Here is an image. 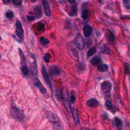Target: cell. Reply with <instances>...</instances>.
<instances>
[{"label":"cell","instance_id":"1","mask_svg":"<svg viewBox=\"0 0 130 130\" xmlns=\"http://www.w3.org/2000/svg\"><path fill=\"white\" fill-rule=\"evenodd\" d=\"M61 95V98H62L63 100V103L64 106L66 109L67 111L69 113L71 112L72 109L71 107L69 99V94H68V90L66 87H63V88L62 89Z\"/></svg>","mask_w":130,"mask_h":130},{"label":"cell","instance_id":"2","mask_svg":"<svg viewBox=\"0 0 130 130\" xmlns=\"http://www.w3.org/2000/svg\"><path fill=\"white\" fill-rule=\"evenodd\" d=\"M10 114L13 118L19 121H22L24 119V114L20 112L19 109L16 107H12L11 108Z\"/></svg>","mask_w":130,"mask_h":130},{"label":"cell","instance_id":"3","mask_svg":"<svg viewBox=\"0 0 130 130\" xmlns=\"http://www.w3.org/2000/svg\"><path fill=\"white\" fill-rule=\"evenodd\" d=\"M75 43L77 48L80 50H83L85 48V42L83 38L80 34H77L75 38Z\"/></svg>","mask_w":130,"mask_h":130},{"label":"cell","instance_id":"4","mask_svg":"<svg viewBox=\"0 0 130 130\" xmlns=\"http://www.w3.org/2000/svg\"><path fill=\"white\" fill-rule=\"evenodd\" d=\"M16 35L19 38H23L24 35V31L23 29L22 24L18 20L16 22Z\"/></svg>","mask_w":130,"mask_h":130},{"label":"cell","instance_id":"5","mask_svg":"<svg viewBox=\"0 0 130 130\" xmlns=\"http://www.w3.org/2000/svg\"><path fill=\"white\" fill-rule=\"evenodd\" d=\"M111 88L112 84L109 81H105L101 84V89L104 93H109L111 91Z\"/></svg>","mask_w":130,"mask_h":130},{"label":"cell","instance_id":"6","mask_svg":"<svg viewBox=\"0 0 130 130\" xmlns=\"http://www.w3.org/2000/svg\"><path fill=\"white\" fill-rule=\"evenodd\" d=\"M42 5L45 15L47 17H50L51 16V13L48 2V1H46V0H43L42 1Z\"/></svg>","mask_w":130,"mask_h":130},{"label":"cell","instance_id":"7","mask_svg":"<svg viewBox=\"0 0 130 130\" xmlns=\"http://www.w3.org/2000/svg\"><path fill=\"white\" fill-rule=\"evenodd\" d=\"M32 58L34 59V61L32 65H31V71L32 74L33 76H36L38 74V67H37V63L36 58L33 54H32Z\"/></svg>","mask_w":130,"mask_h":130},{"label":"cell","instance_id":"8","mask_svg":"<svg viewBox=\"0 0 130 130\" xmlns=\"http://www.w3.org/2000/svg\"><path fill=\"white\" fill-rule=\"evenodd\" d=\"M34 84L35 86L39 88L40 91L41 92L42 94H45L46 93V88L44 87L42 83H41L40 80L38 78H35L34 80Z\"/></svg>","mask_w":130,"mask_h":130},{"label":"cell","instance_id":"9","mask_svg":"<svg viewBox=\"0 0 130 130\" xmlns=\"http://www.w3.org/2000/svg\"><path fill=\"white\" fill-rule=\"evenodd\" d=\"M42 76L43 77V78L45 81L46 83L48 85L50 88L51 89V82H50V80L49 78V75L48 74V73L47 72L46 69H45V68L44 66H43L42 67Z\"/></svg>","mask_w":130,"mask_h":130},{"label":"cell","instance_id":"10","mask_svg":"<svg viewBox=\"0 0 130 130\" xmlns=\"http://www.w3.org/2000/svg\"><path fill=\"white\" fill-rule=\"evenodd\" d=\"M92 31H93V28L91 25L86 24L84 26L83 28V32L84 37H90L92 34Z\"/></svg>","mask_w":130,"mask_h":130},{"label":"cell","instance_id":"11","mask_svg":"<svg viewBox=\"0 0 130 130\" xmlns=\"http://www.w3.org/2000/svg\"><path fill=\"white\" fill-rule=\"evenodd\" d=\"M49 72L51 76L53 77L58 76L60 74V71L59 69L55 66H52L50 68Z\"/></svg>","mask_w":130,"mask_h":130},{"label":"cell","instance_id":"12","mask_svg":"<svg viewBox=\"0 0 130 130\" xmlns=\"http://www.w3.org/2000/svg\"><path fill=\"white\" fill-rule=\"evenodd\" d=\"M86 104L89 107L92 108H95L99 106V103L96 99L95 98H92L87 101Z\"/></svg>","mask_w":130,"mask_h":130},{"label":"cell","instance_id":"13","mask_svg":"<svg viewBox=\"0 0 130 130\" xmlns=\"http://www.w3.org/2000/svg\"><path fill=\"white\" fill-rule=\"evenodd\" d=\"M72 113L73 115V118L74 120V122L76 124L78 125L79 124V115L78 112L77 110V109L73 108L72 109Z\"/></svg>","mask_w":130,"mask_h":130},{"label":"cell","instance_id":"14","mask_svg":"<svg viewBox=\"0 0 130 130\" xmlns=\"http://www.w3.org/2000/svg\"><path fill=\"white\" fill-rule=\"evenodd\" d=\"M34 13H35L36 18H40L42 16V9L40 5L36 6L35 8H34Z\"/></svg>","mask_w":130,"mask_h":130},{"label":"cell","instance_id":"15","mask_svg":"<svg viewBox=\"0 0 130 130\" xmlns=\"http://www.w3.org/2000/svg\"><path fill=\"white\" fill-rule=\"evenodd\" d=\"M19 50V54L20 56V65H21V67L22 66H26L25 64V57H24V54L22 51V50L19 48H18Z\"/></svg>","mask_w":130,"mask_h":130},{"label":"cell","instance_id":"16","mask_svg":"<svg viewBox=\"0 0 130 130\" xmlns=\"http://www.w3.org/2000/svg\"><path fill=\"white\" fill-rule=\"evenodd\" d=\"M102 62L101 59L98 56L94 57L90 60V63L93 65H98Z\"/></svg>","mask_w":130,"mask_h":130},{"label":"cell","instance_id":"17","mask_svg":"<svg viewBox=\"0 0 130 130\" xmlns=\"http://www.w3.org/2000/svg\"><path fill=\"white\" fill-rule=\"evenodd\" d=\"M100 51L102 53L104 54H110L111 52L110 48L106 44H104L102 45Z\"/></svg>","mask_w":130,"mask_h":130},{"label":"cell","instance_id":"18","mask_svg":"<svg viewBox=\"0 0 130 130\" xmlns=\"http://www.w3.org/2000/svg\"><path fill=\"white\" fill-rule=\"evenodd\" d=\"M46 117H47L48 119L52 123L57 122L56 120V118H55V116H54V114L51 111H48L46 112Z\"/></svg>","mask_w":130,"mask_h":130},{"label":"cell","instance_id":"19","mask_svg":"<svg viewBox=\"0 0 130 130\" xmlns=\"http://www.w3.org/2000/svg\"><path fill=\"white\" fill-rule=\"evenodd\" d=\"M106 36L110 42H113L115 39V37L113 33L109 30H107V32L106 33Z\"/></svg>","mask_w":130,"mask_h":130},{"label":"cell","instance_id":"20","mask_svg":"<svg viewBox=\"0 0 130 130\" xmlns=\"http://www.w3.org/2000/svg\"><path fill=\"white\" fill-rule=\"evenodd\" d=\"M98 70L100 72H105L108 70V66L106 64H102L99 65L98 68Z\"/></svg>","mask_w":130,"mask_h":130},{"label":"cell","instance_id":"21","mask_svg":"<svg viewBox=\"0 0 130 130\" xmlns=\"http://www.w3.org/2000/svg\"><path fill=\"white\" fill-rule=\"evenodd\" d=\"M77 7L76 5H74L72 7L71 10L69 13V15L70 16L73 17L77 14Z\"/></svg>","mask_w":130,"mask_h":130},{"label":"cell","instance_id":"22","mask_svg":"<svg viewBox=\"0 0 130 130\" xmlns=\"http://www.w3.org/2000/svg\"><path fill=\"white\" fill-rule=\"evenodd\" d=\"M40 42L41 44H42V45L43 46H46L47 45H48V44L49 43V40L46 39V38H45L44 37H41V38L40 39Z\"/></svg>","mask_w":130,"mask_h":130},{"label":"cell","instance_id":"23","mask_svg":"<svg viewBox=\"0 0 130 130\" xmlns=\"http://www.w3.org/2000/svg\"><path fill=\"white\" fill-rule=\"evenodd\" d=\"M96 51H97V49L95 47L91 48L89 49V50L88 51L87 53V56L88 57H90L93 56L94 54L96 52Z\"/></svg>","mask_w":130,"mask_h":130},{"label":"cell","instance_id":"24","mask_svg":"<svg viewBox=\"0 0 130 130\" xmlns=\"http://www.w3.org/2000/svg\"><path fill=\"white\" fill-rule=\"evenodd\" d=\"M20 70H21L24 76H26L27 75H28L29 73V70H28V68L26 66L21 67V68H20Z\"/></svg>","mask_w":130,"mask_h":130},{"label":"cell","instance_id":"25","mask_svg":"<svg viewBox=\"0 0 130 130\" xmlns=\"http://www.w3.org/2000/svg\"><path fill=\"white\" fill-rule=\"evenodd\" d=\"M37 29L39 32H42L45 30V25L42 22H39L37 24Z\"/></svg>","mask_w":130,"mask_h":130},{"label":"cell","instance_id":"26","mask_svg":"<svg viewBox=\"0 0 130 130\" xmlns=\"http://www.w3.org/2000/svg\"><path fill=\"white\" fill-rule=\"evenodd\" d=\"M5 16L6 18H7L8 19H12L14 16V12L11 10H8L5 13Z\"/></svg>","mask_w":130,"mask_h":130},{"label":"cell","instance_id":"27","mask_svg":"<svg viewBox=\"0 0 130 130\" xmlns=\"http://www.w3.org/2000/svg\"><path fill=\"white\" fill-rule=\"evenodd\" d=\"M88 14H89V12L88 10L87 9H84L83 11V12H82V14H81V16L83 17V18L86 19L88 18Z\"/></svg>","mask_w":130,"mask_h":130},{"label":"cell","instance_id":"28","mask_svg":"<svg viewBox=\"0 0 130 130\" xmlns=\"http://www.w3.org/2000/svg\"><path fill=\"white\" fill-rule=\"evenodd\" d=\"M105 106L107 110H110L112 108V104L110 101H106L105 103Z\"/></svg>","mask_w":130,"mask_h":130},{"label":"cell","instance_id":"29","mask_svg":"<svg viewBox=\"0 0 130 130\" xmlns=\"http://www.w3.org/2000/svg\"><path fill=\"white\" fill-rule=\"evenodd\" d=\"M44 60L46 63H48L50 61V59L51 58V55L49 53H46L44 56Z\"/></svg>","mask_w":130,"mask_h":130},{"label":"cell","instance_id":"30","mask_svg":"<svg viewBox=\"0 0 130 130\" xmlns=\"http://www.w3.org/2000/svg\"><path fill=\"white\" fill-rule=\"evenodd\" d=\"M114 124L116 126V127H120V126H121L122 125V122H121V120L118 118H114Z\"/></svg>","mask_w":130,"mask_h":130},{"label":"cell","instance_id":"31","mask_svg":"<svg viewBox=\"0 0 130 130\" xmlns=\"http://www.w3.org/2000/svg\"><path fill=\"white\" fill-rule=\"evenodd\" d=\"M53 126L54 130H63L59 124L57 122L53 123Z\"/></svg>","mask_w":130,"mask_h":130},{"label":"cell","instance_id":"32","mask_svg":"<svg viewBox=\"0 0 130 130\" xmlns=\"http://www.w3.org/2000/svg\"><path fill=\"white\" fill-rule=\"evenodd\" d=\"M71 98H70V100H71V102L72 103H74L75 100H76V97H75V95H74V92H72L71 93Z\"/></svg>","mask_w":130,"mask_h":130},{"label":"cell","instance_id":"33","mask_svg":"<svg viewBox=\"0 0 130 130\" xmlns=\"http://www.w3.org/2000/svg\"><path fill=\"white\" fill-rule=\"evenodd\" d=\"M126 72L127 75H129L130 73V66L128 64H126Z\"/></svg>","mask_w":130,"mask_h":130},{"label":"cell","instance_id":"34","mask_svg":"<svg viewBox=\"0 0 130 130\" xmlns=\"http://www.w3.org/2000/svg\"><path fill=\"white\" fill-rule=\"evenodd\" d=\"M124 3L125 6L126 7V8L127 9H130V4L129 3H130L129 1H124Z\"/></svg>","mask_w":130,"mask_h":130},{"label":"cell","instance_id":"35","mask_svg":"<svg viewBox=\"0 0 130 130\" xmlns=\"http://www.w3.org/2000/svg\"><path fill=\"white\" fill-rule=\"evenodd\" d=\"M12 2L14 3L15 4H16L18 5H20L23 3L22 1H20V0H16V1H14V0H13Z\"/></svg>","mask_w":130,"mask_h":130},{"label":"cell","instance_id":"36","mask_svg":"<svg viewBox=\"0 0 130 130\" xmlns=\"http://www.w3.org/2000/svg\"><path fill=\"white\" fill-rule=\"evenodd\" d=\"M27 18H28V20L29 22L33 21V20H35L36 19V17L33 16H27Z\"/></svg>","mask_w":130,"mask_h":130},{"label":"cell","instance_id":"37","mask_svg":"<svg viewBox=\"0 0 130 130\" xmlns=\"http://www.w3.org/2000/svg\"><path fill=\"white\" fill-rule=\"evenodd\" d=\"M3 3L4 4H7V3H9L10 2V1H9V0H4V1H3Z\"/></svg>","mask_w":130,"mask_h":130},{"label":"cell","instance_id":"38","mask_svg":"<svg viewBox=\"0 0 130 130\" xmlns=\"http://www.w3.org/2000/svg\"><path fill=\"white\" fill-rule=\"evenodd\" d=\"M68 2H69L70 4H74L75 2V1H74V0H73V1H70V0H69V1H68Z\"/></svg>","mask_w":130,"mask_h":130},{"label":"cell","instance_id":"39","mask_svg":"<svg viewBox=\"0 0 130 130\" xmlns=\"http://www.w3.org/2000/svg\"><path fill=\"white\" fill-rule=\"evenodd\" d=\"M1 57H2V54L1 53H0V59H1Z\"/></svg>","mask_w":130,"mask_h":130},{"label":"cell","instance_id":"40","mask_svg":"<svg viewBox=\"0 0 130 130\" xmlns=\"http://www.w3.org/2000/svg\"><path fill=\"white\" fill-rule=\"evenodd\" d=\"M1 40H2V38H1V36H0V41H1Z\"/></svg>","mask_w":130,"mask_h":130},{"label":"cell","instance_id":"41","mask_svg":"<svg viewBox=\"0 0 130 130\" xmlns=\"http://www.w3.org/2000/svg\"><path fill=\"white\" fill-rule=\"evenodd\" d=\"M97 130V129H94V130Z\"/></svg>","mask_w":130,"mask_h":130},{"label":"cell","instance_id":"42","mask_svg":"<svg viewBox=\"0 0 130 130\" xmlns=\"http://www.w3.org/2000/svg\"></svg>","mask_w":130,"mask_h":130}]
</instances>
